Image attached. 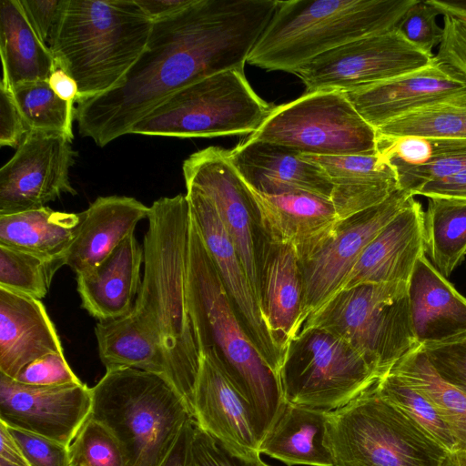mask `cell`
Masks as SVG:
<instances>
[{
    "mask_svg": "<svg viewBox=\"0 0 466 466\" xmlns=\"http://www.w3.org/2000/svg\"><path fill=\"white\" fill-rule=\"evenodd\" d=\"M153 25L136 0L66 1L48 46L56 66L76 81L77 101L121 84Z\"/></svg>",
    "mask_w": 466,
    "mask_h": 466,
    "instance_id": "cell-4",
    "label": "cell"
},
{
    "mask_svg": "<svg viewBox=\"0 0 466 466\" xmlns=\"http://www.w3.org/2000/svg\"><path fill=\"white\" fill-rule=\"evenodd\" d=\"M376 383L329 413L326 443L335 466H442L450 453Z\"/></svg>",
    "mask_w": 466,
    "mask_h": 466,
    "instance_id": "cell-7",
    "label": "cell"
},
{
    "mask_svg": "<svg viewBox=\"0 0 466 466\" xmlns=\"http://www.w3.org/2000/svg\"><path fill=\"white\" fill-rule=\"evenodd\" d=\"M147 219L144 272L131 314L162 349L169 380L192 415L201 353L187 293L191 216L186 195L157 199Z\"/></svg>",
    "mask_w": 466,
    "mask_h": 466,
    "instance_id": "cell-2",
    "label": "cell"
},
{
    "mask_svg": "<svg viewBox=\"0 0 466 466\" xmlns=\"http://www.w3.org/2000/svg\"><path fill=\"white\" fill-rule=\"evenodd\" d=\"M1 83L8 87L48 80L56 64L48 46L29 24L19 0L0 1Z\"/></svg>",
    "mask_w": 466,
    "mask_h": 466,
    "instance_id": "cell-30",
    "label": "cell"
},
{
    "mask_svg": "<svg viewBox=\"0 0 466 466\" xmlns=\"http://www.w3.org/2000/svg\"><path fill=\"white\" fill-rule=\"evenodd\" d=\"M52 90L63 100L75 103L78 98V87L76 81L59 67L47 80Z\"/></svg>",
    "mask_w": 466,
    "mask_h": 466,
    "instance_id": "cell-54",
    "label": "cell"
},
{
    "mask_svg": "<svg viewBox=\"0 0 466 466\" xmlns=\"http://www.w3.org/2000/svg\"><path fill=\"white\" fill-rule=\"evenodd\" d=\"M260 460L239 455L195 424L187 466H258Z\"/></svg>",
    "mask_w": 466,
    "mask_h": 466,
    "instance_id": "cell-44",
    "label": "cell"
},
{
    "mask_svg": "<svg viewBox=\"0 0 466 466\" xmlns=\"http://www.w3.org/2000/svg\"><path fill=\"white\" fill-rule=\"evenodd\" d=\"M75 466H127L114 435L91 417L70 445Z\"/></svg>",
    "mask_w": 466,
    "mask_h": 466,
    "instance_id": "cell-40",
    "label": "cell"
},
{
    "mask_svg": "<svg viewBox=\"0 0 466 466\" xmlns=\"http://www.w3.org/2000/svg\"><path fill=\"white\" fill-rule=\"evenodd\" d=\"M392 167L397 174L399 188L414 196L416 190L425 184L442 179L466 168V150L442 157L425 165Z\"/></svg>",
    "mask_w": 466,
    "mask_h": 466,
    "instance_id": "cell-43",
    "label": "cell"
},
{
    "mask_svg": "<svg viewBox=\"0 0 466 466\" xmlns=\"http://www.w3.org/2000/svg\"><path fill=\"white\" fill-rule=\"evenodd\" d=\"M10 89L29 131L61 134L73 141L75 103L61 99L47 80L24 82Z\"/></svg>",
    "mask_w": 466,
    "mask_h": 466,
    "instance_id": "cell-36",
    "label": "cell"
},
{
    "mask_svg": "<svg viewBox=\"0 0 466 466\" xmlns=\"http://www.w3.org/2000/svg\"><path fill=\"white\" fill-rule=\"evenodd\" d=\"M95 335L106 370L132 368L163 376L170 382L162 349L131 312L120 319L98 321Z\"/></svg>",
    "mask_w": 466,
    "mask_h": 466,
    "instance_id": "cell-32",
    "label": "cell"
},
{
    "mask_svg": "<svg viewBox=\"0 0 466 466\" xmlns=\"http://www.w3.org/2000/svg\"><path fill=\"white\" fill-rule=\"evenodd\" d=\"M143 262V247L130 234L99 264L76 275L82 308L99 321L127 316L140 289Z\"/></svg>",
    "mask_w": 466,
    "mask_h": 466,
    "instance_id": "cell-24",
    "label": "cell"
},
{
    "mask_svg": "<svg viewBox=\"0 0 466 466\" xmlns=\"http://www.w3.org/2000/svg\"><path fill=\"white\" fill-rule=\"evenodd\" d=\"M195 424L193 418L184 424L174 446L159 466H187Z\"/></svg>",
    "mask_w": 466,
    "mask_h": 466,
    "instance_id": "cell-52",
    "label": "cell"
},
{
    "mask_svg": "<svg viewBox=\"0 0 466 466\" xmlns=\"http://www.w3.org/2000/svg\"><path fill=\"white\" fill-rule=\"evenodd\" d=\"M375 129L420 107L466 96V80L435 56L424 67L345 93Z\"/></svg>",
    "mask_w": 466,
    "mask_h": 466,
    "instance_id": "cell-19",
    "label": "cell"
},
{
    "mask_svg": "<svg viewBox=\"0 0 466 466\" xmlns=\"http://www.w3.org/2000/svg\"><path fill=\"white\" fill-rule=\"evenodd\" d=\"M415 0H288L277 8L247 63L293 73L354 40L395 29Z\"/></svg>",
    "mask_w": 466,
    "mask_h": 466,
    "instance_id": "cell-5",
    "label": "cell"
},
{
    "mask_svg": "<svg viewBox=\"0 0 466 466\" xmlns=\"http://www.w3.org/2000/svg\"><path fill=\"white\" fill-rule=\"evenodd\" d=\"M439 15L428 0H415L396 28L410 43L432 53L442 38V26L437 23Z\"/></svg>",
    "mask_w": 466,
    "mask_h": 466,
    "instance_id": "cell-42",
    "label": "cell"
},
{
    "mask_svg": "<svg viewBox=\"0 0 466 466\" xmlns=\"http://www.w3.org/2000/svg\"><path fill=\"white\" fill-rule=\"evenodd\" d=\"M442 466H466V452L457 451L450 453Z\"/></svg>",
    "mask_w": 466,
    "mask_h": 466,
    "instance_id": "cell-56",
    "label": "cell"
},
{
    "mask_svg": "<svg viewBox=\"0 0 466 466\" xmlns=\"http://www.w3.org/2000/svg\"><path fill=\"white\" fill-rule=\"evenodd\" d=\"M67 137L29 131L0 169V215L37 209L76 194L69 180L76 152Z\"/></svg>",
    "mask_w": 466,
    "mask_h": 466,
    "instance_id": "cell-14",
    "label": "cell"
},
{
    "mask_svg": "<svg viewBox=\"0 0 466 466\" xmlns=\"http://www.w3.org/2000/svg\"><path fill=\"white\" fill-rule=\"evenodd\" d=\"M302 327L332 332L358 350L380 377L418 344L408 282L368 283L336 292Z\"/></svg>",
    "mask_w": 466,
    "mask_h": 466,
    "instance_id": "cell-8",
    "label": "cell"
},
{
    "mask_svg": "<svg viewBox=\"0 0 466 466\" xmlns=\"http://www.w3.org/2000/svg\"><path fill=\"white\" fill-rule=\"evenodd\" d=\"M28 132L11 89L0 83V145L17 148Z\"/></svg>",
    "mask_w": 466,
    "mask_h": 466,
    "instance_id": "cell-49",
    "label": "cell"
},
{
    "mask_svg": "<svg viewBox=\"0 0 466 466\" xmlns=\"http://www.w3.org/2000/svg\"><path fill=\"white\" fill-rule=\"evenodd\" d=\"M410 318L418 344L440 341L466 331V298L420 257L408 282Z\"/></svg>",
    "mask_w": 466,
    "mask_h": 466,
    "instance_id": "cell-28",
    "label": "cell"
},
{
    "mask_svg": "<svg viewBox=\"0 0 466 466\" xmlns=\"http://www.w3.org/2000/svg\"><path fill=\"white\" fill-rule=\"evenodd\" d=\"M0 466H16V465L9 463L5 461L0 460Z\"/></svg>",
    "mask_w": 466,
    "mask_h": 466,
    "instance_id": "cell-57",
    "label": "cell"
},
{
    "mask_svg": "<svg viewBox=\"0 0 466 466\" xmlns=\"http://www.w3.org/2000/svg\"><path fill=\"white\" fill-rule=\"evenodd\" d=\"M15 380L32 386H59L82 382L67 363L64 352L50 353L30 362L22 369Z\"/></svg>",
    "mask_w": 466,
    "mask_h": 466,
    "instance_id": "cell-46",
    "label": "cell"
},
{
    "mask_svg": "<svg viewBox=\"0 0 466 466\" xmlns=\"http://www.w3.org/2000/svg\"><path fill=\"white\" fill-rule=\"evenodd\" d=\"M390 372L432 402L449 427L456 450L466 452V394L436 372L420 345L407 352Z\"/></svg>",
    "mask_w": 466,
    "mask_h": 466,
    "instance_id": "cell-33",
    "label": "cell"
},
{
    "mask_svg": "<svg viewBox=\"0 0 466 466\" xmlns=\"http://www.w3.org/2000/svg\"><path fill=\"white\" fill-rule=\"evenodd\" d=\"M247 138L281 145L304 155L343 156L377 153V132L345 93H305L273 106Z\"/></svg>",
    "mask_w": 466,
    "mask_h": 466,
    "instance_id": "cell-11",
    "label": "cell"
},
{
    "mask_svg": "<svg viewBox=\"0 0 466 466\" xmlns=\"http://www.w3.org/2000/svg\"><path fill=\"white\" fill-rule=\"evenodd\" d=\"M364 357L339 336L302 327L289 343L279 373L285 402L331 411L380 379Z\"/></svg>",
    "mask_w": 466,
    "mask_h": 466,
    "instance_id": "cell-10",
    "label": "cell"
},
{
    "mask_svg": "<svg viewBox=\"0 0 466 466\" xmlns=\"http://www.w3.org/2000/svg\"><path fill=\"white\" fill-rule=\"evenodd\" d=\"M320 166L332 184L330 200L340 221L376 206L399 188L393 167L378 152L370 155H304Z\"/></svg>",
    "mask_w": 466,
    "mask_h": 466,
    "instance_id": "cell-27",
    "label": "cell"
},
{
    "mask_svg": "<svg viewBox=\"0 0 466 466\" xmlns=\"http://www.w3.org/2000/svg\"><path fill=\"white\" fill-rule=\"evenodd\" d=\"M466 150V139L377 136V152L391 166H420Z\"/></svg>",
    "mask_w": 466,
    "mask_h": 466,
    "instance_id": "cell-39",
    "label": "cell"
},
{
    "mask_svg": "<svg viewBox=\"0 0 466 466\" xmlns=\"http://www.w3.org/2000/svg\"><path fill=\"white\" fill-rule=\"evenodd\" d=\"M196 0H136L145 14L153 21L169 18L182 12Z\"/></svg>",
    "mask_w": 466,
    "mask_h": 466,
    "instance_id": "cell-51",
    "label": "cell"
},
{
    "mask_svg": "<svg viewBox=\"0 0 466 466\" xmlns=\"http://www.w3.org/2000/svg\"><path fill=\"white\" fill-rule=\"evenodd\" d=\"M91 392L90 417L116 439L127 466H159L193 418L173 385L155 373L106 370Z\"/></svg>",
    "mask_w": 466,
    "mask_h": 466,
    "instance_id": "cell-6",
    "label": "cell"
},
{
    "mask_svg": "<svg viewBox=\"0 0 466 466\" xmlns=\"http://www.w3.org/2000/svg\"><path fill=\"white\" fill-rule=\"evenodd\" d=\"M66 259L46 258L0 245V288L41 300Z\"/></svg>",
    "mask_w": 466,
    "mask_h": 466,
    "instance_id": "cell-37",
    "label": "cell"
},
{
    "mask_svg": "<svg viewBox=\"0 0 466 466\" xmlns=\"http://www.w3.org/2000/svg\"><path fill=\"white\" fill-rule=\"evenodd\" d=\"M420 347L436 372L466 394V331Z\"/></svg>",
    "mask_w": 466,
    "mask_h": 466,
    "instance_id": "cell-41",
    "label": "cell"
},
{
    "mask_svg": "<svg viewBox=\"0 0 466 466\" xmlns=\"http://www.w3.org/2000/svg\"><path fill=\"white\" fill-rule=\"evenodd\" d=\"M279 0H196L154 22L141 56L120 85L77 101L82 137L104 147L185 86L231 69H244Z\"/></svg>",
    "mask_w": 466,
    "mask_h": 466,
    "instance_id": "cell-1",
    "label": "cell"
},
{
    "mask_svg": "<svg viewBox=\"0 0 466 466\" xmlns=\"http://www.w3.org/2000/svg\"><path fill=\"white\" fill-rule=\"evenodd\" d=\"M411 197L410 192L398 188L383 202L340 221L331 238L300 262L305 321L337 292L365 248Z\"/></svg>",
    "mask_w": 466,
    "mask_h": 466,
    "instance_id": "cell-16",
    "label": "cell"
},
{
    "mask_svg": "<svg viewBox=\"0 0 466 466\" xmlns=\"http://www.w3.org/2000/svg\"><path fill=\"white\" fill-rule=\"evenodd\" d=\"M395 28L368 35L326 52L296 69L306 93H347L429 65L434 58Z\"/></svg>",
    "mask_w": 466,
    "mask_h": 466,
    "instance_id": "cell-12",
    "label": "cell"
},
{
    "mask_svg": "<svg viewBox=\"0 0 466 466\" xmlns=\"http://www.w3.org/2000/svg\"><path fill=\"white\" fill-rule=\"evenodd\" d=\"M187 293L200 353L215 352L248 403L261 441L285 403L280 382L238 317L192 218Z\"/></svg>",
    "mask_w": 466,
    "mask_h": 466,
    "instance_id": "cell-3",
    "label": "cell"
},
{
    "mask_svg": "<svg viewBox=\"0 0 466 466\" xmlns=\"http://www.w3.org/2000/svg\"><path fill=\"white\" fill-rule=\"evenodd\" d=\"M189 211L238 317L260 355L279 380L286 353L274 339L235 246L212 202L186 186Z\"/></svg>",
    "mask_w": 466,
    "mask_h": 466,
    "instance_id": "cell-15",
    "label": "cell"
},
{
    "mask_svg": "<svg viewBox=\"0 0 466 466\" xmlns=\"http://www.w3.org/2000/svg\"><path fill=\"white\" fill-rule=\"evenodd\" d=\"M258 466H270V465H268V463H266L262 460H260Z\"/></svg>",
    "mask_w": 466,
    "mask_h": 466,
    "instance_id": "cell-58",
    "label": "cell"
},
{
    "mask_svg": "<svg viewBox=\"0 0 466 466\" xmlns=\"http://www.w3.org/2000/svg\"><path fill=\"white\" fill-rule=\"evenodd\" d=\"M272 108L251 87L244 69H231L177 91L129 134L180 138L251 135Z\"/></svg>",
    "mask_w": 466,
    "mask_h": 466,
    "instance_id": "cell-9",
    "label": "cell"
},
{
    "mask_svg": "<svg viewBox=\"0 0 466 466\" xmlns=\"http://www.w3.org/2000/svg\"><path fill=\"white\" fill-rule=\"evenodd\" d=\"M192 416L198 427L233 451L260 458L252 410L211 349L201 351Z\"/></svg>",
    "mask_w": 466,
    "mask_h": 466,
    "instance_id": "cell-18",
    "label": "cell"
},
{
    "mask_svg": "<svg viewBox=\"0 0 466 466\" xmlns=\"http://www.w3.org/2000/svg\"><path fill=\"white\" fill-rule=\"evenodd\" d=\"M149 207L132 197L97 198L79 215L66 266L76 275L88 270L105 259L136 226L147 218Z\"/></svg>",
    "mask_w": 466,
    "mask_h": 466,
    "instance_id": "cell-26",
    "label": "cell"
},
{
    "mask_svg": "<svg viewBox=\"0 0 466 466\" xmlns=\"http://www.w3.org/2000/svg\"><path fill=\"white\" fill-rule=\"evenodd\" d=\"M378 137L466 139V96L429 105L376 129Z\"/></svg>",
    "mask_w": 466,
    "mask_h": 466,
    "instance_id": "cell-35",
    "label": "cell"
},
{
    "mask_svg": "<svg viewBox=\"0 0 466 466\" xmlns=\"http://www.w3.org/2000/svg\"><path fill=\"white\" fill-rule=\"evenodd\" d=\"M440 15H466V0H428Z\"/></svg>",
    "mask_w": 466,
    "mask_h": 466,
    "instance_id": "cell-55",
    "label": "cell"
},
{
    "mask_svg": "<svg viewBox=\"0 0 466 466\" xmlns=\"http://www.w3.org/2000/svg\"><path fill=\"white\" fill-rule=\"evenodd\" d=\"M423 215L425 255L445 278L466 255V200L429 198Z\"/></svg>",
    "mask_w": 466,
    "mask_h": 466,
    "instance_id": "cell-34",
    "label": "cell"
},
{
    "mask_svg": "<svg viewBox=\"0 0 466 466\" xmlns=\"http://www.w3.org/2000/svg\"><path fill=\"white\" fill-rule=\"evenodd\" d=\"M228 153L240 176L256 191L270 195L306 192L331 198L332 184L326 172L296 150L246 138Z\"/></svg>",
    "mask_w": 466,
    "mask_h": 466,
    "instance_id": "cell-22",
    "label": "cell"
},
{
    "mask_svg": "<svg viewBox=\"0 0 466 466\" xmlns=\"http://www.w3.org/2000/svg\"><path fill=\"white\" fill-rule=\"evenodd\" d=\"M426 198H448L466 200V168L442 179L430 182L414 193Z\"/></svg>",
    "mask_w": 466,
    "mask_h": 466,
    "instance_id": "cell-50",
    "label": "cell"
},
{
    "mask_svg": "<svg viewBox=\"0 0 466 466\" xmlns=\"http://www.w3.org/2000/svg\"><path fill=\"white\" fill-rule=\"evenodd\" d=\"M0 460L16 466H30L7 426L0 421Z\"/></svg>",
    "mask_w": 466,
    "mask_h": 466,
    "instance_id": "cell-53",
    "label": "cell"
},
{
    "mask_svg": "<svg viewBox=\"0 0 466 466\" xmlns=\"http://www.w3.org/2000/svg\"><path fill=\"white\" fill-rule=\"evenodd\" d=\"M423 215L421 204L411 197L365 248L337 292L368 283L409 282L425 255Z\"/></svg>",
    "mask_w": 466,
    "mask_h": 466,
    "instance_id": "cell-23",
    "label": "cell"
},
{
    "mask_svg": "<svg viewBox=\"0 0 466 466\" xmlns=\"http://www.w3.org/2000/svg\"><path fill=\"white\" fill-rule=\"evenodd\" d=\"M257 267L262 311L274 339L286 353L305 322L299 258L292 246L271 240L258 228Z\"/></svg>",
    "mask_w": 466,
    "mask_h": 466,
    "instance_id": "cell-21",
    "label": "cell"
},
{
    "mask_svg": "<svg viewBox=\"0 0 466 466\" xmlns=\"http://www.w3.org/2000/svg\"><path fill=\"white\" fill-rule=\"evenodd\" d=\"M378 391L420 426L449 453L456 451L451 432L432 402L393 373H387L376 383Z\"/></svg>",
    "mask_w": 466,
    "mask_h": 466,
    "instance_id": "cell-38",
    "label": "cell"
},
{
    "mask_svg": "<svg viewBox=\"0 0 466 466\" xmlns=\"http://www.w3.org/2000/svg\"><path fill=\"white\" fill-rule=\"evenodd\" d=\"M62 352L42 301L0 288V373L15 380L30 362Z\"/></svg>",
    "mask_w": 466,
    "mask_h": 466,
    "instance_id": "cell-25",
    "label": "cell"
},
{
    "mask_svg": "<svg viewBox=\"0 0 466 466\" xmlns=\"http://www.w3.org/2000/svg\"><path fill=\"white\" fill-rule=\"evenodd\" d=\"M329 411L285 402L259 443V453L288 466H335L326 443Z\"/></svg>",
    "mask_w": 466,
    "mask_h": 466,
    "instance_id": "cell-29",
    "label": "cell"
},
{
    "mask_svg": "<svg viewBox=\"0 0 466 466\" xmlns=\"http://www.w3.org/2000/svg\"><path fill=\"white\" fill-rule=\"evenodd\" d=\"M78 222V213L48 207L0 215V245L46 258H66Z\"/></svg>",
    "mask_w": 466,
    "mask_h": 466,
    "instance_id": "cell-31",
    "label": "cell"
},
{
    "mask_svg": "<svg viewBox=\"0 0 466 466\" xmlns=\"http://www.w3.org/2000/svg\"><path fill=\"white\" fill-rule=\"evenodd\" d=\"M250 189L258 228L271 240L292 246L300 262L314 255L340 222L329 198L306 192L270 195Z\"/></svg>",
    "mask_w": 466,
    "mask_h": 466,
    "instance_id": "cell-20",
    "label": "cell"
},
{
    "mask_svg": "<svg viewBox=\"0 0 466 466\" xmlns=\"http://www.w3.org/2000/svg\"><path fill=\"white\" fill-rule=\"evenodd\" d=\"M186 186H192L215 207L260 303L257 267V220L250 187L232 163L228 150L208 147L183 163Z\"/></svg>",
    "mask_w": 466,
    "mask_h": 466,
    "instance_id": "cell-13",
    "label": "cell"
},
{
    "mask_svg": "<svg viewBox=\"0 0 466 466\" xmlns=\"http://www.w3.org/2000/svg\"><path fill=\"white\" fill-rule=\"evenodd\" d=\"M92 392L85 383L32 386L0 373V421L70 446L90 418Z\"/></svg>",
    "mask_w": 466,
    "mask_h": 466,
    "instance_id": "cell-17",
    "label": "cell"
},
{
    "mask_svg": "<svg viewBox=\"0 0 466 466\" xmlns=\"http://www.w3.org/2000/svg\"><path fill=\"white\" fill-rule=\"evenodd\" d=\"M7 428L30 466H75L70 446L20 429Z\"/></svg>",
    "mask_w": 466,
    "mask_h": 466,
    "instance_id": "cell-45",
    "label": "cell"
},
{
    "mask_svg": "<svg viewBox=\"0 0 466 466\" xmlns=\"http://www.w3.org/2000/svg\"><path fill=\"white\" fill-rule=\"evenodd\" d=\"M66 0H19L32 28L46 46L59 21Z\"/></svg>",
    "mask_w": 466,
    "mask_h": 466,
    "instance_id": "cell-48",
    "label": "cell"
},
{
    "mask_svg": "<svg viewBox=\"0 0 466 466\" xmlns=\"http://www.w3.org/2000/svg\"><path fill=\"white\" fill-rule=\"evenodd\" d=\"M435 57L466 80V15L445 14Z\"/></svg>",
    "mask_w": 466,
    "mask_h": 466,
    "instance_id": "cell-47",
    "label": "cell"
}]
</instances>
